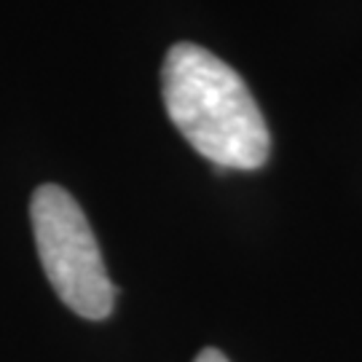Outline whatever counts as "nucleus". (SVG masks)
Returning <instances> with one entry per match:
<instances>
[{
    "instance_id": "nucleus-1",
    "label": "nucleus",
    "mask_w": 362,
    "mask_h": 362,
    "mask_svg": "<svg viewBox=\"0 0 362 362\" xmlns=\"http://www.w3.org/2000/svg\"><path fill=\"white\" fill-rule=\"evenodd\" d=\"M161 94L172 124L218 169H258L272 134L252 91L228 62L196 43H175L161 67Z\"/></svg>"
},
{
    "instance_id": "nucleus-2",
    "label": "nucleus",
    "mask_w": 362,
    "mask_h": 362,
    "mask_svg": "<svg viewBox=\"0 0 362 362\" xmlns=\"http://www.w3.org/2000/svg\"><path fill=\"white\" fill-rule=\"evenodd\" d=\"M33 233L54 293L83 320H105L116 303L103 252L89 220L62 185L46 182L30 202Z\"/></svg>"
},
{
    "instance_id": "nucleus-3",
    "label": "nucleus",
    "mask_w": 362,
    "mask_h": 362,
    "mask_svg": "<svg viewBox=\"0 0 362 362\" xmlns=\"http://www.w3.org/2000/svg\"><path fill=\"white\" fill-rule=\"evenodd\" d=\"M194 362H228V357L218 349H204V351H199V357H196Z\"/></svg>"
}]
</instances>
